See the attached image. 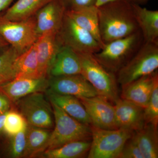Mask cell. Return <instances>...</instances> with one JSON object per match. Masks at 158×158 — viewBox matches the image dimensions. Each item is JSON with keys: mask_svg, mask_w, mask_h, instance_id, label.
Here are the masks:
<instances>
[{"mask_svg": "<svg viewBox=\"0 0 158 158\" xmlns=\"http://www.w3.org/2000/svg\"><path fill=\"white\" fill-rule=\"evenodd\" d=\"M48 87V79L46 77L15 78L0 85V92L10 101L15 102L31 94L45 91Z\"/></svg>", "mask_w": 158, "mask_h": 158, "instance_id": "cell-13", "label": "cell"}, {"mask_svg": "<svg viewBox=\"0 0 158 158\" xmlns=\"http://www.w3.org/2000/svg\"><path fill=\"white\" fill-rule=\"evenodd\" d=\"M77 54L81 60L82 75L93 86L99 96L115 103L119 98L115 74L100 64L93 54Z\"/></svg>", "mask_w": 158, "mask_h": 158, "instance_id": "cell-3", "label": "cell"}, {"mask_svg": "<svg viewBox=\"0 0 158 158\" xmlns=\"http://www.w3.org/2000/svg\"><path fill=\"white\" fill-rule=\"evenodd\" d=\"M47 95L51 103L61 108L65 113L78 121L90 126L91 122L85 107L78 98L69 95L59 94L48 89Z\"/></svg>", "mask_w": 158, "mask_h": 158, "instance_id": "cell-18", "label": "cell"}, {"mask_svg": "<svg viewBox=\"0 0 158 158\" xmlns=\"http://www.w3.org/2000/svg\"><path fill=\"white\" fill-rule=\"evenodd\" d=\"M10 107V101L3 94H0V115L8 112Z\"/></svg>", "mask_w": 158, "mask_h": 158, "instance_id": "cell-32", "label": "cell"}, {"mask_svg": "<svg viewBox=\"0 0 158 158\" xmlns=\"http://www.w3.org/2000/svg\"><path fill=\"white\" fill-rule=\"evenodd\" d=\"M143 42V37L139 31L105 44L93 55L100 64L115 74L132 58Z\"/></svg>", "mask_w": 158, "mask_h": 158, "instance_id": "cell-2", "label": "cell"}, {"mask_svg": "<svg viewBox=\"0 0 158 158\" xmlns=\"http://www.w3.org/2000/svg\"><path fill=\"white\" fill-rule=\"evenodd\" d=\"M51 132L46 129L28 124L27 130V147L24 156L33 157L46 149Z\"/></svg>", "mask_w": 158, "mask_h": 158, "instance_id": "cell-24", "label": "cell"}, {"mask_svg": "<svg viewBox=\"0 0 158 158\" xmlns=\"http://www.w3.org/2000/svg\"><path fill=\"white\" fill-rule=\"evenodd\" d=\"M136 21L144 42L158 43V11L132 3Z\"/></svg>", "mask_w": 158, "mask_h": 158, "instance_id": "cell-20", "label": "cell"}, {"mask_svg": "<svg viewBox=\"0 0 158 158\" xmlns=\"http://www.w3.org/2000/svg\"><path fill=\"white\" fill-rule=\"evenodd\" d=\"M15 64L16 70L15 78L42 77L38 71L36 42L19 55L15 60Z\"/></svg>", "mask_w": 158, "mask_h": 158, "instance_id": "cell-23", "label": "cell"}, {"mask_svg": "<svg viewBox=\"0 0 158 158\" xmlns=\"http://www.w3.org/2000/svg\"><path fill=\"white\" fill-rule=\"evenodd\" d=\"M158 80L156 70L151 74L141 77L122 86L121 98L144 109L149 101L155 83Z\"/></svg>", "mask_w": 158, "mask_h": 158, "instance_id": "cell-15", "label": "cell"}, {"mask_svg": "<svg viewBox=\"0 0 158 158\" xmlns=\"http://www.w3.org/2000/svg\"><path fill=\"white\" fill-rule=\"evenodd\" d=\"M66 7L62 0H52L35 15L38 37L58 34L65 16Z\"/></svg>", "mask_w": 158, "mask_h": 158, "instance_id": "cell-12", "label": "cell"}, {"mask_svg": "<svg viewBox=\"0 0 158 158\" xmlns=\"http://www.w3.org/2000/svg\"><path fill=\"white\" fill-rule=\"evenodd\" d=\"M27 123L20 113L16 111L7 112L3 130L8 135L13 136L27 126Z\"/></svg>", "mask_w": 158, "mask_h": 158, "instance_id": "cell-28", "label": "cell"}, {"mask_svg": "<svg viewBox=\"0 0 158 158\" xmlns=\"http://www.w3.org/2000/svg\"><path fill=\"white\" fill-rule=\"evenodd\" d=\"M13 1L14 0H0V18L2 17L1 15L2 12L7 9Z\"/></svg>", "mask_w": 158, "mask_h": 158, "instance_id": "cell-33", "label": "cell"}, {"mask_svg": "<svg viewBox=\"0 0 158 158\" xmlns=\"http://www.w3.org/2000/svg\"><path fill=\"white\" fill-rule=\"evenodd\" d=\"M158 68V43L144 42L132 58L116 73V80L122 87L151 74Z\"/></svg>", "mask_w": 158, "mask_h": 158, "instance_id": "cell-5", "label": "cell"}, {"mask_svg": "<svg viewBox=\"0 0 158 158\" xmlns=\"http://www.w3.org/2000/svg\"><path fill=\"white\" fill-rule=\"evenodd\" d=\"M19 55L11 46L0 54V85L15 78V60Z\"/></svg>", "mask_w": 158, "mask_h": 158, "instance_id": "cell-26", "label": "cell"}, {"mask_svg": "<svg viewBox=\"0 0 158 158\" xmlns=\"http://www.w3.org/2000/svg\"><path fill=\"white\" fill-rule=\"evenodd\" d=\"M52 0H17L7 9L0 19L19 21L35 15L37 11Z\"/></svg>", "mask_w": 158, "mask_h": 158, "instance_id": "cell-22", "label": "cell"}, {"mask_svg": "<svg viewBox=\"0 0 158 158\" xmlns=\"http://www.w3.org/2000/svg\"><path fill=\"white\" fill-rule=\"evenodd\" d=\"M114 108L117 128L135 132L144 127V108L120 98L115 103Z\"/></svg>", "mask_w": 158, "mask_h": 158, "instance_id": "cell-14", "label": "cell"}, {"mask_svg": "<svg viewBox=\"0 0 158 158\" xmlns=\"http://www.w3.org/2000/svg\"><path fill=\"white\" fill-rule=\"evenodd\" d=\"M90 145V140L72 141L57 148L46 150L41 156L45 158L83 157L89 152Z\"/></svg>", "mask_w": 158, "mask_h": 158, "instance_id": "cell-25", "label": "cell"}, {"mask_svg": "<svg viewBox=\"0 0 158 158\" xmlns=\"http://www.w3.org/2000/svg\"><path fill=\"white\" fill-rule=\"evenodd\" d=\"M118 158H144L139 147L132 137L125 144Z\"/></svg>", "mask_w": 158, "mask_h": 158, "instance_id": "cell-30", "label": "cell"}, {"mask_svg": "<svg viewBox=\"0 0 158 158\" xmlns=\"http://www.w3.org/2000/svg\"><path fill=\"white\" fill-rule=\"evenodd\" d=\"M117 1H119V0H96L94 6L98 8L100 6H103L105 4Z\"/></svg>", "mask_w": 158, "mask_h": 158, "instance_id": "cell-34", "label": "cell"}, {"mask_svg": "<svg viewBox=\"0 0 158 158\" xmlns=\"http://www.w3.org/2000/svg\"><path fill=\"white\" fill-rule=\"evenodd\" d=\"M8 43L6 42L1 37H0V54L2 53L4 51H2L5 48V47L7 45Z\"/></svg>", "mask_w": 158, "mask_h": 158, "instance_id": "cell-36", "label": "cell"}, {"mask_svg": "<svg viewBox=\"0 0 158 158\" xmlns=\"http://www.w3.org/2000/svg\"><path fill=\"white\" fill-rule=\"evenodd\" d=\"M18 107L28 124L48 130L53 127L52 106L42 92L31 94L19 100Z\"/></svg>", "mask_w": 158, "mask_h": 158, "instance_id": "cell-9", "label": "cell"}, {"mask_svg": "<svg viewBox=\"0 0 158 158\" xmlns=\"http://www.w3.org/2000/svg\"><path fill=\"white\" fill-rule=\"evenodd\" d=\"M36 45L39 74L46 77L62 45L57 34H50L38 37Z\"/></svg>", "mask_w": 158, "mask_h": 158, "instance_id": "cell-16", "label": "cell"}, {"mask_svg": "<svg viewBox=\"0 0 158 158\" xmlns=\"http://www.w3.org/2000/svg\"><path fill=\"white\" fill-rule=\"evenodd\" d=\"M57 36L61 45L70 48L77 53L94 54L102 48L92 34L79 26L65 13Z\"/></svg>", "mask_w": 158, "mask_h": 158, "instance_id": "cell-8", "label": "cell"}, {"mask_svg": "<svg viewBox=\"0 0 158 158\" xmlns=\"http://www.w3.org/2000/svg\"><path fill=\"white\" fill-rule=\"evenodd\" d=\"M132 137L144 158H158V127L145 124L141 129L134 132Z\"/></svg>", "mask_w": 158, "mask_h": 158, "instance_id": "cell-21", "label": "cell"}, {"mask_svg": "<svg viewBox=\"0 0 158 158\" xmlns=\"http://www.w3.org/2000/svg\"><path fill=\"white\" fill-rule=\"evenodd\" d=\"M145 124L158 125V80L155 83L151 95L147 106L144 109Z\"/></svg>", "mask_w": 158, "mask_h": 158, "instance_id": "cell-27", "label": "cell"}, {"mask_svg": "<svg viewBox=\"0 0 158 158\" xmlns=\"http://www.w3.org/2000/svg\"><path fill=\"white\" fill-rule=\"evenodd\" d=\"M0 37L19 55L22 53L38 39L35 15L19 21L0 19Z\"/></svg>", "mask_w": 158, "mask_h": 158, "instance_id": "cell-7", "label": "cell"}, {"mask_svg": "<svg viewBox=\"0 0 158 158\" xmlns=\"http://www.w3.org/2000/svg\"><path fill=\"white\" fill-rule=\"evenodd\" d=\"M51 105L55 127L51 132L46 150L57 148L72 141L90 140L91 138L90 126L73 118L55 104L51 103Z\"/></svg>", "mask_w": 158, "mask_h": 158, "instance_id": "cell-4", "label": "cell"}, {"mask_svg": "<svg viewBox=\"0 0 158 158\" xmlns=\"http://www.w3.org/2000/svg\"><path fill=\"white\" fill-rule=\"evenodd\" d=\"M92 141L88 158H118L134 132L123 129L106 130L90 125Z\"/></svg>", "mask_w": 158, "mask_h": 158, "instance_id": "cell-6", "label": "cell"}, {"mask_svg": "<svg viewBox=\"0 0 158 158\" xmlns=\"http://www.w3.org/2000/svg\"><path fill=\"white\" fill-rule=\"evenodd\" d=\"M49 89L59 94L77 98L98 95L91 84L81 74L52 77L48 79Z\"/></svg>", "mask_w": 158, "mask_h": 158, "instance_id": "cell-11", "label": "cell"}, {"mask_svg": "<svg viewBox=\"0 0 158 158\" xmlns=\"http://www.w3.org/2000/svg\"><path fill=\"white\" fill-rule=\"evenodd\" d=\"M100 35L104 44L140 31L132 4L119 0L98 8Z\"/></svg>", "mask_w": 158, "mask_h": 158, "instance_id": "cell-1", "label": "cell"}, {"mask_svg": "<svg viewBox=\"0 0 158 158\" xmlns=\"http://www.w3.org/2000/svg\"><path fill=\"white\" fill-rule=\"evenodd\" d=\"M81 65L78 54L70 48L62 45L49 73L52 77L81 74Z\"/></svg>", "mask_w": 158, "mask_h": 158, "instance_id": "cell-17", "label": "cell"}, {"mask_svg": "<svg viewBox=\"0 0 158 158\" xmlns=\"http://www.w3.org/2000/svg\"><path fill=\"white\" fill-rule=\"evenodd\" d=\"M126 1L129 2H130L135 3V2H145L148 0H126Z\"/></svg>", "mask_w": 158, "mask_h": 158, "instance_id": "cell-37", "label": "cell"}, {"mask_svg": "<svg viewBox=\"0 0 158 158\" xmlns=\"http://www.w3.org/2000/svg\"><path fill=\"white\" fill-rule=\"evenodd\" d=\"M7 113L0 115V133L4 128V123H5V118Z\"/></svg>", "mask_w": 158, "mask_h": 158, "instance_id": "cell-35", "label": "cell"}, {"mask_svg": "<svg viewBox=\"0 0 158 158\" xmlns=\"http://www.w3.org/2000/svg\"><path fill=\"white\" fill-rule=\"evenodd\" d=\"M85 107L91 125L99 128L117 129L115 108L106 99L97 95L90 98H77Z\"/></svg>", "mask_w": 158, "mask_h": 158, "instance_id": "cell-10", "label": "cell"}, {"mask_svg": "<svg viewBox=\"0 0 158 158\" xmlns=\"http://www.w3.org/2000/svg\"><path fill=\"white\" fill-rule=\"evenodd\" d=\"M27 126L16 135L11 136L10 148L11 157L19 158L24 156L27 147Z\"/></svg>", "mask_w": 158, "mask_h": 158, "instance_id": "cell-29", "label": "cell"}, {"mask_svg": "<svg viewBox=\"0 0 158 158\" xmlns=\"http://www.w3.org/2000/svg\"><path fill=\"white\" fill-rule=\"evenodd\" d=\"M66 10L75 9L95 5L96 0H62Z\"/></svg>", "mask_w": 158, "mask_h": 158, "instance_id": "cell-31", "label": "cell"}, {"mask_svg": "<svg viewBox=\"0 0 158 158\" xmlns=\"http://www.w3.org/2000/svg\"><path fill=\"white\" fill-rule=\"evenodd\" d=\"M65 13L79 26L92 34L102 48L105 45L100 35L97 7L93 5L78 9H67Z\"/></svg>", "mask_w": 158, "mask_h": 158, "instance_id": "cell-19", "label": "cell"}]
</instances>
